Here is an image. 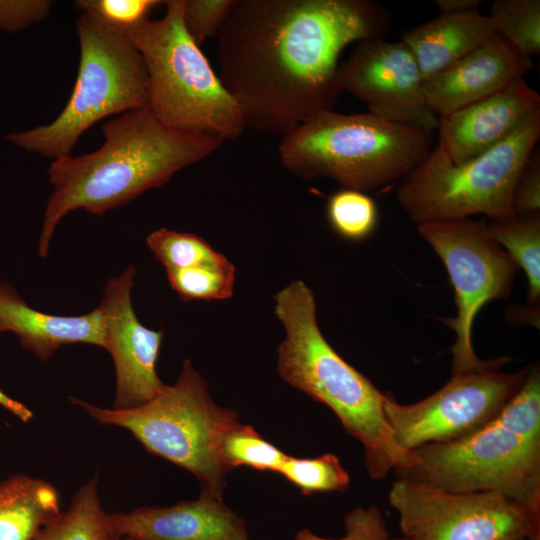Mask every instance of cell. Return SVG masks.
<instances>
[{"label":"cell","mask_w":540,"mask_h":540,"mask_svg":"<svg viewBox=\"0 0 540 540\" xmlns=\"http://www.w3.org/2000/svg\"><path fill=\"white\" fill-rule=\"evenodd\" d=\"M391 21L372 0H236L216 35L218 76L246 128L281 137L332 109L342 51L385 38Z\"/></svg>","instance_id":"cell-1"},{"label":"cell","mask_w":540,"mask_h":540,"mask_svg":"<svg viewBox=\"0 0 540 540\" xmlns=\"http://www.w3.org/2000/svg\"><path fill=\"white\" fill-rule=\"evenodd\" d=\"M96 151L55 159L48 169L54 191L44 211L38 254L46 258L58 222L83 209L102 215L146 190L168 182L179 170L213 154L224 140L162 124L148 107L131 110L102 126Z\"/></svg>","instance_id":"cell-2"},{"label":"cell","mask_w":540,"mask_h":540,"mask_svg":"<svg viewBox=\"0 0 540 540\" xmlns=\"http://www.w3.org/2000/svg\"><path fill=\"white\" fill-rule=\"evenodd\" d=\"M274 312L284 328L277 371L292 387L326 405L363 447L369 476L382 480L411 467L412 451L400 447L384 413L386 393L346 362L323 336L310 287L292 280L274 295Z\"/></svg>","instance_id":"cell-3"},{"label":"cell","mask_w":540,"mask_h":540,"mask_svg":"<svg viewBox=\"0 0 540 540\" xmlns=\"http://www.w3.org/2000/svg\"><path fill=\"white\" fill-rule=\"evenodd\" d=\"M398 478L456 492H494L540 513V371L528 368L519 391L476 432L412 450Z\"/></svg>","instance_id":"cell-4"},{"label":"cell","mask_w":540,"mask_h":540,"mask_svg":"<svg viewBox=\"0 0 540 540\" xmlns=\"http://www.w3.org/2000/svg\"><path fill=\"white\" fill-rule=\"evenodd\" d=\"M433 133L367 113L321 111L283 136L282 166L305 180L377 190L409 174L432 149Z\"/></svg>","instance_id":"cell-5"},{"label":"cell","mask_w":540,"mask_h":540,"mask_svg":"<svg viewBox=\"0 0 540 540\" xmlns=\"http://www.w3.org/2000/svg\"><path fill=\"white\" fill-rule=\"evenodd\" d=\"M166 12L124 28L148 76V108L165 126L238 139L241 111L183 22L184 0L164 2Z\"/></svg>","instance_id":"cell-6"},{"label":"cell","mask_w":540,"mask_h":540,"mask_svg":"<svg viewBox=\"0 0 540 540\" xmlns=\"http://www.w3.org/2000/svg\"><path fill=\"white\" fill-rule=\"evenodd\" d=\"M70 400L99 424L127 429L150 454L192 473L201 494L223 499L229 471L220 461L218 446L224 431L239 421V415L214 403L207 382L189 359L174 385H166L140 407L119 410Z\"/></svg>","instance_id":"cell-7"},{"label":"cell","mask_w":540,"mask_h":540,"mask_svg":"<svg viewBox=\"0 0 540 540\" xmlns=\"http://www.w3.org/2000/svg\"><path fill=\"white\" fill-rule=\"evenodd\" d=\"M76 31L79 70L63 111L50 124L4 137L54 160L71 155L80 136L99 120L148 106L146 67L125 29L83 13Z\"/></svg>","instance_id":"cell-8"},{"label":"cell","mask_w":540,"mask_h":540,"mask_svg":"<svg viewBox=\"0 0 540 540\" xmlns=\"http://www.w3.org/2000/svg\"><path fill=\"white\" fill-rule=\"evenodd\" d=\"M540 137V111L487 152L454 164L438 146L407 174L397 190L400 207L415 223L483 214L514 216L518 178Z\"/></svg>","instance_id":"cell-9"},{"label":"cell","mask_w":540,"mask_h":540,"mask_svg":"<svg viewBox=\"0 0 540 540\" xmlns=\"http://www.w3.org/2000/svg\"><path fill=\"white\" fill-rule=\"evenodd\" d=\"M418 232L442 260L455 292L456 316L439 318L455 332L452 374L501 368L510 360H481L472 344L476 315L492 300L507 298L518 266L493 238L484 220L425 222Z\"/></svg>","instance_id":"cell-10"},{"label":"cell","mask_w":540,"mask_h":540,"mask_svg":"<svg viewBox=\"0 0 540 540\" xmlns=\"http://www.w3.org/2000/svg\"><path fill=\"white\" fill-rule=\"evenodd\" d=\"M388 501L408 540H540V513L499 493L398 478Z\"/></svg>","instance_id":"cell-11"},{"label":"cell","mask_w":540,"mask_h":540,"mask_svg":"<svg viewBox=\"0 0 540 540\" xmlns=\"http://www.w3.org/2000/svg\"><path fill=\"white\" fill-rule=\"evenodd\" d=\"M528 367L452 374L438 391L412 404L386 394L384 413L396 443L412 451L427 444L464 438L494 419L519 391Z\"/></svg>","instance_id":"cell-12"},{"label":"cell","mask_w":540,"mask_h":540,"mask_svg":"<svg viewBox=\"0 0 540 540\" xmlns=\"http://www.w3.org/2000/svg\"><path fill=\"white\" fill-rule=\"evenodd\" d=\"M339 80L343 91L364 102L370 113L432 133L437 129L438 116L427 104L419 65L403 41L357 42L339 65Z\"/></svg>","instance_id":"cell-13"},{"label":"cell","mask_w":540,"mask_h":540,"mask_svg":"<svg viewBox=\"0 0 540 540\" xmlns=\"http://www.w3.org/2000/svg\"><path fill=\"white\" fill-rule=\"evenodd\" d=\"M136 270L129 266L111 278L99 308L105 320L104 348L111 354L116 374L113 409L145 405L166 387L156 364L164 333L144 326L132 306L131 292Z\"/></svg>","instance_id":"cell-14"},{"label":"cell","mask_w":540,"mask_h":540,"mask_svg":"<svg viewBox=\"0 0 540 540\" xmlns=\"http://www.w3.org/2000/svg\"><path fill=\"white\" fill-rule=\"evenodd\" d=\"M540 111V95L523 77L500 90L438 117L437 145L454 164L492 149Z\"/></svg>","instance_id":"cell-15"},{"label":"cell","mask_w":540,"mask_h":540,"mask_svg":"<svg viewBox=\"0 0 540 540\" xmlns=\"http://www.w3.org/2000/svg\"><path fill=\"white\" fill-rule=\"evenodd\" d=\"M532 60L499 32L454 64L423 82L429 108L448 115L523 77Z\"/></svg>","instance_id":"cell-16"},{"label":"cell","mask_w":540,"mask_h":540,"mask_svg":"<svg viewBox=\"0 0 540 540\" xmlns=\"http://www.w3.org/2000/svg\"><path fill=\"white\" fill-rule=\"evenodd\" d=\"M127 540H250L246 523L223 501L201 494L171 506H143L110 514Z\"/></svg>","instance_id":"cell-17"},{"label":"cell","mask_w":540,"mask_h":540,"mask_svg":"<svg viewBox=\"0 0 540 540\" xmlns=\"http://www.w3.org/2000/svg\"><path fill=\"white\" fill-rule=\"evenodd\" d=\"M14 333L20 344L42 362L60 346L105 344V320L98 307L80 316H58L27 305L8 282H0V333Z\"/></svg>","instance_id":"cell-18"},{"label":"cell","mask_w":540,"mask_h":540,"mask_svg":"<svg viewBox=\"0 0 540 540\" xmlns=\"http://www.w3.org/2000/svg\"><path fill=\"white\" fill-rule=\"evenodd\" d=\"M497 32L479 11L439 13L434 19L407 29L401 37L414 55L423 80L445 70Z\"/></svg>","instance_id":"cell-19"},{"label":"cell","mask_w":540,"mask_h":540,"mask_svg":"<svg viewBox=\"0 0 540 540\" xmlns=\"http://www.w3.org/2000/svg\"><path fill=\"white\" fill-rule=\"evenodd\" d=\"M60 512L50 483L24 474L0 481V540H36Z\"/></svg>","instance_id":"cell-20"},{"label":"cell","mask_w":540,"mask_h":540,"mask_svg":"<svg viewBox=\"0 0 540 540\" xmlns=\"http://www.w3.org/2000/svg\"><path fill=\"white\" fill-rule=\"evenodd\" d=\"M97 477L89 480L73 496L70 507L55 517L36 540H123L110 514L101 506Z\"/></svg>","instance_id":"cell-21"},{"label":"cell","mask_w":540,"mask_h":540,"mask_svg":"<svg viewBox=\"0 0 540 540\" xmlns=\"http://www.w3.org/2000/svg\"><path fill=\"white\" fill-rule=\"evenodd\" d=\"M493 238L510 255L527 278V300L539 308L540 300V214L514 215L487 223Z\"/></svg>","instance_id":"cell-22"},{"label":"cell","mask_w":540,"mask_h":540,"mask_svg":"<svg viewBox=\"0 0 540 540\" xmlns=\"http://www.w3.org/2000/svg\"><path fill=\"white\" fill-rule=\"evenodd\" d=\"M218 453L221 463L231 470L247 466L260 472L278 473L287 454L262 437L252 426L240 421L222 434Z\"/></svg>","instance_id":"cell-23"},{"label":"cell","mask_w":540,"mask_h":540,"mask_svg":"<svg viewBox=\"0 0 540 540\" xmlns=\"http://www.w3.org/2000/svg\"><path fill=\"white\" fill-rule=\"evenodd\" d=\"M147 246L167 270L197 266H221L230 263L200 236L160 228L147 236Z\"/></svg>","instance_id":"cell-24"},{"label":"cell","mask_w":540,"mask_h":540,"mask_svg":"<svg viewBox=\"0 0 540 540\" xmlns=\"http://www.w3.org/2000/svg\"><path fill=\"white\" fill-rule=\"evenodd\" d=\"M278 473L303 495L344 492L350 484L348 471L342 466L339 457L332 453L313 458L287 455Z\"/></svg>","instance_id":"cell-25"},{"label":"cell","mask_w":540,"mask_h":540,"mask_svg":"<svg viewBox=\"0 0 540 540\" xmlns=\"http://www.w3.org/2000/svg\"><path fill=\"white\" fill-rule=\"evenodd\" d=\"M497 32L530 58L540 51V1L496 0L489 15Z\"/></svg>","instance_id":"cell-26"},{"label":"cell","mask_w":540,"mask_h":540,"mask_svg":"<svg viewBox=\"0 0 540 540\" xmlns=\"http://www.w3.org/2000/svg\"><path fill=\"white\" fill-rule=\"evenodd\" d=\"M326 211L333 230L352 241L369 237L378 221L375 202L357 190L342 189L332 194L328 198Z\"/></svg>","instance_id":"cell-27"},{"label":"cell","mask_w":540,"mask_h":540,"mask_svg":"<svg viewBox=\"0 0 540 540\" xmlns=\"http://www.w3.org/2000/svg\"><path fill=\"white\" fill-rule=\"evenodd\" d=\"M166 273L171 288L185 302L225 300L233 295L236 268L232 262L167 270Z\"/></svg>","instance_id":"cell-28"},{"label":"cell","mask_w":540,"mask_h":540,"mask_svg":"<svg viewBox=\"0 0 540 540\" xmlns=\"http://www.w3.org/2000/svg\"><path fill=\"white\" fill-rule=\"evenodd\" d=\"M345 535L341 538H325L308 528L299 530L294 540H388L387 523L381 510L371 505L357 507L344 517Z\"/></svg>","instance_id":"cell-29"},{"label":"cell","mask_w":540,"mask_h":540,"mask_svg":"<svg viewBox=\"0 0 540 540\" xmlns=\"http://www.w3.org/2000/svg\"><path fill=\"white\" fill-rule=\"evenodd\" d=\"M236 0H184L183 22L192 39L200 46L216 36Z\"/></svg>","instance_id":"cell-30"},{"label":"cell","mask_w":540,"mask_h":540,"mask_svg":"<svg viewBox=\"0 0 540 540\" xmlns=\"http://www.w3.org/2000/svg\"><path fill=\"white\" fill-rule=\"evenodd\" d=\"M160 3L155 0H81L75 5L109 24L129 28L147 19L148 13Z\"/></svg>","instance_id":"cell-31"},{"label":"cell","mask_w":540,"mask_h":540,"mask_svg":"<svg viewBox=\"0 0 540 540\" xmlns=\"http://www.w3.org/2000/svg\"><path fill=\"white\" fill-rule=\"evenodd\" d=\"M52 2L48 0H0V30L18 32L42 21Z\"/></svg>","instance_id":"cell-32"},{"label":"cell","mask_w":540,"mask_h":540,"mask_svg":"<svg viewBox=\"0 0 540 540\" xmlns=\"http://www.w3.org/2000/svg\"><path fill=\"white\" fill-rule=\"evenodd\" d=\"M515 215L540 214L539 155L529 158L515 186L513 196Z\"/></svg>","instance_id":"cell-33"},{"label":"cell","mask_w":540,"mask_h":540,"mask_svg":"<svg viewBox=\"0 0 540 540\" xmlns=\"http://www.w3.org/2000/svg\"><path fill=\"white\" fill-rule=\"evenodd\" d=\"M439 13H464L479 11L480 0H437Z\"/></svg>","instance_id":"cell-34"},{"label":"cell","mask_w":540,"mask_h":540,"mask_svg":"<svg viewBox=\"0 0 540 540\" xmlns=\"http://www.w3.org/2000/svg\"><path fill=\"white\" fill-rule=\"evenodd\" d=\"M0 405L6 410H8L9 412H11L16 417H18L24 423L29 422L33 417L32 411L26 405L9 397L1 389H0Z\"/></svg>","instance_id":"cell-35"},{"label":"cell","mask_w":540,"mask_h":540,"mask_svg":"<svg viewBox=\"0 0 540 540\" xmlns=\"http://www.w3.org/2000/svg\"><path fill=\"white\" fill-rule=\"evenodd\" d=\"M388 540H408V539L402 536V537H389Z\"/></svg>","instance_id":"cell-36"},{"label":"cell","mask_w":540,"mask_h":540,"mask_svg":"<svg viewBox=\"0 0 540 540\" xmlns=\"http://www.w3.org/2000/svg\"><path fill=\"white\" fill-rule=\"evenodd\" d=\"M123 540H127V539H124V538H123Z\"/></svg>","instance_id":"cell-37"}]
</instances>
